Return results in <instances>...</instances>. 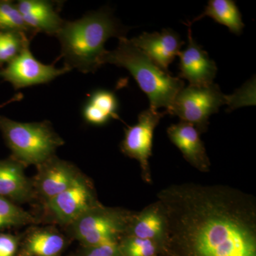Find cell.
<instances>
[{"label": "cell", "instance_id": "1", "mask_svg": "<svg viewBox=\"0 0 256 256\" xmlns=\"http://www.w3.org/2000/svg\"><path fill=\"white\" fill-rule=\"evenodd\" d=\"M166 256H256V201L225 185L184 183L156 194Z\"/></svg>", "mask_w": 256, "mask_h": 256}, {"label": "cell", "instance_id": "2", "mask_svg": "<svg viewBox=\"0 0 256 256\" xmlns=\"http://www.w3.org/2000/svg\"><path fill=\"white\" fill-rule=\"evenodd\" d=\"M128 28L114 18L110 9L102 8L80 20L64 22L56 34L65 66L82 73L95 72L102 64L105 44L111 37H126Z\"/></svg>", "mask_w": 256, "mask_h": 256}, {"label": "cell", "instance_id": "3", "mask_svg": "<svg viewBox=\"0 0 256 256\" xmlns=\"http://www.w3.org/2000/svg\"><path fill=\"white\" fill-rule=\"evenodd\" d=\"M117 48L107 50L102 64H110L124 67L136 79L138 86L148 96L150 108L158 110L164 108L170 114L176 95L184 87V82L164 72L150 57L134 46L126 37L118 38Z\"/></svg>", "mask_w": 256, "mask_h": 256}, {"label": "cell", "instance_id": "4", "mask_svg": "<svg viewBox=\"0 0 256 256\" xmlns=\"http://www.w3.org/2000/svg\"><path fill=\"white\" fill-rule=\"evenodd\" d=\"M0 131L12 158L24 165L41 164L64 144L48 121L20 122L0 116Z\"/></svg>", "mask_w": 256, "mask_h": 256}, {"label": "cell", "instance_id": "5", "mask_svg": "<svg viewBox=\"0 0 256 256\" xmlns=\"http://www.w3.org/2000/svg\"><path fill=\"white\" fill-rule=\"evenodd\" d=\"M134 213L101 204L84 214L70 226L76 238L86 247L118 244L127 234Z\"/></svg>", "mask_w": 256, "mask_h": 256}, {"label": "cell", "instance_id": "6", "mask_svg": "<svg viewBox=\"0 0 256 256\" xmlns=\"http://www.w3.org/2000/svg\"><path fill=\"white\" fill-rule=\"evenodd\" d=\"M230 96L224 95L217 84L184 87L175 98L170 114L196 128L200 134L208 130V118L220 106L230 102Z\"/></svg>", "mask_w": 256, "mask_h": 256}, {"label": "cell", "instance_id": "7", "mask_svg": "<svg viewBox=\"0 0 256 256\" xmlns=\"http://www.w3.org/2000/svg\"><path fill=\"white\" fill-rule=\"evenodd\" d=\"M168 114L150 108L138 116V122L124 130V137L120 144L121 150L129 158L137 160L140 166L144 182L152 183L150 158L152 156L154 131L162 118Z\"/></svg>", "mask_w": 256, "mask_h": 256}, {"label": "cell", "instance_id": "8", "mask_svg": "<svg viewBox=\"0 0 256 256\" xmlns=\"http://www.w3.org/2000/svg\"><path fill=\"white\" fill-rule=\"evenodd\" d=\"M28 44L6 66L0 70V76L9 82L15 89L47 84L60 76L72 70L68 67L56 68L54 65H46L34 56Z\"/></svg>", "mask_w": 256, "mask_h": 256}, {"label": "cell", "instance_id": "9", "mask_svg": "<svg viewBox=\"0 0 256 256\" xmlns=\"http://www.w3.org/2000/svg\"><path fill=\"white\" fill-rule=\"evenodd\" d=\"M50 213L60 223L73 224L88 210L100 206L92 185L80 178L73 186L46 202Z\"/></svg>", "mask_w": 256, "mask_h": 256}, {"label": "cell", "instance_id": "10", "mask_svg": "<svg viewBox=\"0 0 256 256\" xmlns=\"http://www.w3.org/2000/svg\"><path fill=\"white\" fill-rule=\"evenodd\" d=\"M38 168L32 185L34 192L46 203L73 186L82 176L73 165L55 156L38 165Z\"/></svg>", "mask_w": 256, "mask_h": 256}, {"label": "cell", "instance_id": "11", "mask_svg": "<svg viewBox=\"0 0 256 256\" xmlns=\"http://www.w3.org/2000/svg\"><path fill=\"white\" fill-rule=\"evenodd\" d=\"M188 25V24H186ZM188 26V44L180 52L178 78H184L190 85L202 86L214 82L217 73L214 60H210L208 53L198 44L192 37L191 26Z\"/></svg>", "mask_w": 256, "mask_h": 256}, {"label": "cell", "instance_id": "12", "mask_svg": "<svg viewBox=\"0 0 256 256\" xmlns=\"http://www.w3.org/2000/svg\"><path fill=\"white\" fill-rule=\"evenodd\" d=\"M130 41L160 68L168 73L170 64L180 54L182 46L184 44L178 34L171 28H164L161 32L151 34L144 32Z\"/></svg>", "mask_w": 256, "mask_h": 256}, {"label": "cell", "instance_id": "13", "mask_svg": "<svg viewBox=\"0 0 256 256\" xmlns=\"http://www.w3.org/2000/svg\"><path fill=\"white\" fill-rule=\"evenodd\" d=\"M166 132L170 141L182 152L184 158L192 166L202 172H210V158L200 138L201 134L194 126L180 121L170 126Z\"/></svg>", "mask_w": 256, "mask_h": 256}, {"label": "cell", "instance_id": "14", "mask_svg": "<svg viewBox=\"0 0 256 256\" xmlns=\"http://www.w3.org/2000/svg\"><path fill=\"white\" fill-rule=\"evenodd\" d=\"M16 6L24 21L32 31L56 36L64 23L54 6L44 0H20Z\"/></svg>", "mask_w": 256, "mask_h": 256}, {"label": "cell", "instance_id": "15", "mask_svg": "<svg viewBox=\"0 0 256 256\" xmlns=\"http://www.w3.org/2000/svg\"><path fill=\"white\" fill-rule=\"evenodd\" d=\"M24 166L12 158L0 160V196L15 203L28 201L34 196L33 185Z\"/></svg>", "mask_w": 256, "mask_h": 256}, {"label": "cell", "instance_id": "16", "mask_svg": "<svg viewBox=\"0 0 256 256\" xmlns=\"http://www.w3.org/2000/svg\"><path fill=\"white\" fill-rule=\"evenodd\" d=\"M166 220L162 207L156 200L140 212H134L126 236L148 239L161 245L164 239Z\"/></svg>", "mask_w": 256, "mask_h": 256}, {"label": "cell", "instance_id": "17", "mask_svg": "<svg viewBox=\"0 0 256 256\" xmlns=\"http://www.w3.org/2000/svg\"><path fill=\"white\" fill-rule=\"evenodd\" d=\"M118 108V100L114 92L99 89L89 97L82 109V116L88 124L104 126L110 120L119 119Z\"/></svg>", "mask_w": 256, "mask_h": 256}, {"label": "cell", "instance_id": "18", "mask_svg": "<svg viewBox=\"0 0 256 256\" xmlns=\"http://www.w3.org/2000/svg\"><path fill=\"white\" fill-rule=\"evenodd\" d=\"M205 16L212 18L216 22L227 26L229 31L236 35L242 34L245 26L242 13L233 0H210L204 12L186 24L191 26L192 24Z\"/></svg>", "mask_w": 256, "mask_h": 256}, {"label": "cell", "instance_id": "19", "mask_svg": "<svg viewBox=\"0 0 256 256\" xmlns=\"http://www.w3.org/2000/svg\"><path fill=\"white\" fill-rule=\"evenodd\" d=\"M65 246V239L53 229H36L28 235L26 250L32 256H58Z\"/></svg>", "mask_w": 256, "mask_h": 256}, {"label": "cell", "instance_id": "20", "mask_svg": "<svg viewBox=\"0 0 256 256\" xmlns=\"http://www.w3.org/2000/svg\"><path fill=\"white\" fill-rule=\"evenodd\" d=\"M0 31L18 32L32 37L36 34L24 21L16 4L11 1H0Z\"/></svg>", "mask_w": 256, "mask_h": 256}, {"label": "cell", "instance_id": "21", "mask_svg": "<svg viewBox=\"0 0 256 256\" xmlns=\"http://www.w3.org/2000/svg\"><path fill=\"white\" fill-rule=\"evenodd\" d=\"M30 44V38L18 32L0 31V65L10 63Z\"/></svg>", "mask_w": 256, "mask_h": 256}, {"label": "cell", "instance_id": "22", "mask_svg": "<svg viewBox=\"0 0 256 256\" xmlns=\"http://www.w3.org/2000/svg\"><path fill=\"white\" fill-rule=\"evenodd\" d=\"M34 220L30 213L14 202L0 196V229L24 226Z\"/></svg>", "mask_w": 256, "mask_h": 256}, {"label": "cell", "instance_id": "23", "mask_svg": "<svg viewBox=\"0 0 256 256\" xmlns=\"http://www.w3.org/2000/svg\"><path fill=\"white\" fill-rule=\"evenodd\" d=\"M122 256H156L160 246L152 240L124 236L118 242Z\"/></svg>", "mask_w": 256, "mask_h": 256}, {"label": "cell", "instance_id": "24", "mask_svg": "<svg viewBox=\"0 0 256 256\" xmlns=\"http://www.w3.org/2000/svg\"><path fill=\"white\" fill-rule=\"evenodd\" d=\"M82 256H122L118 244L86 247Z\"/></svg>", "mask_w": 256, "mask_h": 256}, {"label": "cell", "instance_id": "25", "mask_svg": "<svg viewBox=\"0 0 256 256\" xmlns=\"http://www.w3.org/2000/svg\"><path fill=\"white\" fill-rule=\"evenodd\" d=\"M18 246V239L11 234H0V256H14Z\"/></svg>", "mask_w": 256, "mask_h": 256}, {"label": "cell", "instance_id": "26", "mask_svg": "<svg viewBox=\"0 0 256 256\" xmlns=\"http://www.w3.org/2000/svg\"><path fill=\"white\" fill-rule=\"evenodd\" d=\"M22 98L23 96L21 92H20V94H16V96H14V97L10 99V100L6 101V102H4V104H1V105H0V109H1L2 108L4 107V106L9 105V104H12V102H15V101L22 100Z\"/></svg>", "mask_w": 256, "mask_h": 256}]
</instances>
